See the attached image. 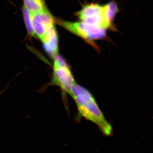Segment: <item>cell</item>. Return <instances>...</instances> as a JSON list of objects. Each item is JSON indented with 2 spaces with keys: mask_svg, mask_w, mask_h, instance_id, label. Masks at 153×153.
Instances as JSON below:
<instances>
[{
  "mask_svg": "<svg viewBox=\"0 0 153 153\" xmlns=\"http://www.w3.org/2000/svg\"><path fill=\"white\" fill-rule=\"evenodd\" d=\"M77 15L81 22L105 30L108 29L105 19L103 6L97 4L86 5Z\"/></svg>",
  "mask_w": 153,
  "mask_h": 153,
  "instance_id": "cell-4",
  "label": "cell"
},
{
  "mask_svg": "<svg viewBox=\"0 0 153 153\" xmlns=\"http://www.w3.org/2000/svg\"><path fill=\"white\" fill-rule=\"evenodd\" d=\"M117 12V7L114 2H111L103 5L105 19L108 28H109L111 26L115 16Z\"/></svg>",
  "mask_w": 153,
  "mask_h": 153,
  "instance_id": "cell-7",
  "label": "cell"
},
{
  "mask_svg": "<svg viewBox=\"0 0 153 153\" xmlns=\"http://www.w3.org/2000/svg\"><path fill=\"white\" fill-rule=\"evenodd\" d=\"M53 59L52 84L57 85L70 95L73 87L77 84L71 69L65 60L59 54Z\"/></svg>",
  "mask_w": 153,
  "mask_h": 153,
  "instance_id": "cell-2",
  "label": "cell"
},
{
  "mask_svg": "<svg viewBox=\"0 0 153 153\" xmlns=\"http://www.w3.org/2000/svg\"><path fill=\"white\" fill-rule=\"evenodd\" d=\"M56 20L47 9L41 12L32 13V22L36 37L41 41L47 32L55 26Z\"/></svg>",
  "mask_w": 153,
  "mask_h": 153,
  "instance_id": "cell-5",
  "label": "cell"
},
{
  "mask_svg": "<svg viewBox=\"0 0 153 153\" xmlns=\"http://www.w3.org/2000/svg\"><path fill=\"white\" fill-rule=\"evenodd\" d=\"M42 42L45 51L52 59L58 55V35L55 26L48 31Z\"/></svg>",
  "mask_w": 153,
  "mask_h": 153,
  "instance_id": "cell-6",
  "label": "cell"
},
{
  "mask_svg": "<svg viewBox=\"0 0 153 153\" xmlns=\"http://www.w3.org/2000/svg\"><path fill=\"white\" fill-rule=\"evenodd\" d=\"M63 27L88 42L102 39L106 35V30L82 22H72L56 20Z\"/></svg>",
  "mask_w": 153,
  "mask_h": 153,
  "instance_id": "cell-3",
  "label": "cell"
},
{
  "mask_svg": "<svg viewBox=\"0 0 153 153\" xmlns=\"http://www.w3.org/2000/svg\"><path fill=\"white\" fill-rule=\"evenodd\" d=\"M24 6L32 13L41 12L47 9L44 0H24Z\"/></svg>",
  "mask_w": 153,
  "mask_h": 153,
  "instance_id": "cell-8",
  "label": "cell"
},
{
  "mask_svg": "<svg viewBox=\"0 0 153 153\" xmlns=\"http://www.w3.org/2000/svg\"><path fill=\"white\" fill-rule=\"evenodd\" d=\"M3 91H1V92H0V96H1V94H2V93H3Z\"/></svg>",
  "mask_w": 153,
  "mask_h": 153,
  "instance_id": "cell-10",
  "label": "cell"
},
{
  "mask_svg": "<svg viewBox=\"0 0 153 153\" xmlns=\"http://www.w3.org/2000/svg\"><path fill=\"white\" fill-rule=\"evenodd\" d=\"M70 96L74 100L81 116L95 124L104 135L112 134L111 126L105 117L93 96L87 89L76 84Z\"/></svg>",
  "mask_w": 153,
  "mask_h": 153,
  "instance_id": "cell-1",
  "label": "cell"
},
{
  "mask_svg": "<svg viewBox=\"0 0 153 153\" xmlns=\"http://www.w3.org/2000/svg\"><path fill=\"white\" fill-rule=\"evenodd\" d=\"M23 17L24 21L28 34L31 37L37 38L36 33L33 28V22H32V13L29 11L25 6L22 9Z\"/></svg>",
  "mask_w": 153,
  "mask_h": 153,
  "instance_id": "cell-9",
  "label": "cell"
}]
</instances>
